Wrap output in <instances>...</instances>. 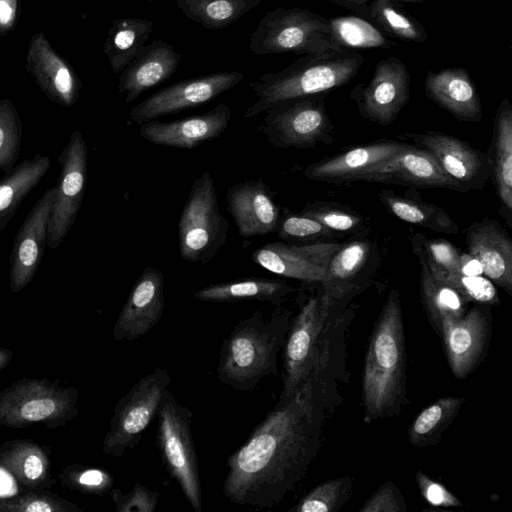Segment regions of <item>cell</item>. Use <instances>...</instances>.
<instances>
[{
  "instance_id": "obj_1",
  "label": "cell",
  "mask_w": 512,
  "mask_h": 512,
  "mask_svg": "<svg viewBox=\"0 0 512 512\" xmlns=\"http://www.w3.org/2000/svg\"><path fill=\"white\" fill-rule=\"evenodd\" d=\"M345 366L319 360L297 390L254 428L226 462L223 493L240 506L279 505L305 475L317 455L323 427L341 401Z\"/></svg>"
},
{
  "instance_id": "obj_2",
  "label": "cell",
  "mask_w": 512,
  "mask_h": 512,
  "mask_svg": "<svg viewBox=\"0 0 512 512\" xmlns=\"http://www.w3.org/2000/svg\"><path fill=\"white\" fill-rule=\"evenodd\" d=\"M405 335L400 295L392 289L367 349L362 399L364 422L397 414L406 399Z\"/></svg>"
},
{
  "instance_id": "obj_3",
  "label": "cell",
  "mask_w": 512,
  "mask_h": 512,
  "mask_svg": "<svg viewBox=\"0 0 512 512\" xmlns=\"http://www.w3.org/2000/svg\"><path fill=\"white\" fill-rule=\"evenodd\" d=\"M293 314L277 307L265 318L260 310L240 320L224 339L217 365L218 379L247 392L270 375L278 374V355L284 347Z\"/></svg>"
},
{
  "instance_id": "obj_4",
  "label": "cell",
  "mask_w": 512,
  "mask_h": 512,
  "mask_svg": "<svg viewBox=\"0 0 512 512\" xmlns=\"http://www.w3.org/2000/svg\"><path fill=\"white\" fill-rule=\"evenodd\" d=\"M364 63L358 51L306 54L278 72H268L249 83L257 99L246 118L264 113L278 101L327 93L350 82Z\"/></svg>"
},
{
  "instance_id": "obj_5",
  "label": "cell",
  "mask_w": 512,
  "mask_h": 512,
  "mask_svg": "<svg viewBox=\"0 0 512 512\" xmlns=\"http://www.w3.org/2000/svg\"><path fill=\"white\" fill-rule=\"evenodd\" d=\"M346 307L325 297L321 291L300 305L283 347V388L279 399L291 396L317 365L325 342Z\"/></svg>"
},
{
  "instance_id": "obj_6",
  "label": "cell",
  "mask_w": 512,
  "mask_h": 512,
  "mask_svg": "<svg viewBox=\"0 0 512 512\" xmlns=\"http://www.w3.org/2000/svg\"><path fill=\"white\" fill-rule=\"evenodd\" d=\"M249 51L255 56L280 53L318 54L342 51L328 18L306 8L278 7L267 12L252 33Z\"/></svg>"
},
{
  "instance_id": "obj_7",
  "label": "cell",
  "mask_w": 512,
  "mask_h": 512,
  "mask_svg": "<svg viewBox=\"0 0 512 512\" xmlns=\"http://www.w3.org/2000/svg\"><path fill=\"white\" fill-rule=\"evenodd\" d=\"M157 445L169 475L195 512L202 511L199 463L192 437V412L166 389L157 412Z\"/></svg>"
},
{
  "instance_id": "obj_8",
  "label": "cell",
  "mask_w": 512,
  "mask_h": 512,
  "mask_svg": "<svg viewBox=\"0 0 512 512\" xmlns=\"http://www.w3.org/2000/svg\"><path fill=\"white\" fill-rule=\"evenodd\" d=\"M229 224L220 211L212 175L202 172L191 186L178 221L179 254L184 261L206 264L225 245Z\"/></svg>"
},
{
  "instance_id": "obj_9",
  "label": "cell",
  "mask_w": 512,
  "mask_h": 512,
  "mask_svg": "<svg viewBox=\"0 0 512 512\" xmlns=\"http://www.w3.org/2000/svg\"><path fill=\"white\" fill-rule=\"evenodd\" d=\"M78 391L47 379L25 378L0 391V425L25 428L65 425L77 414Z\"/></svg>"
},
{
  "instance_id": "obj_10",
  "label": "cell",
  "mask_w": 512,
  "mask_h": 512,
  "mask_svg": "<svg viewBox=\"0 0 512 512\" xmlns=\"http://www.w3.org/2000/svg\"><path fill=\"white\" fill-rule=\"evenodd\" d=\"M325 93L278 101L265 111L260 127L276 148H311L334 142V126L325 105Z\"/></svg>"
},
{
  "instance_id": "obj_11",
  "label": "cell",
  "mask_w": 512,
  "mask_h": 512,
  "mask_svg": "<svg viewBox=\"0 0 512 512\" xmlns=\"http://www.w3.org/2000/svg\"><path fill=\"white\" fill-rule=\"evenodd\" d=\"M171 383L168 370L155 368L118 401L102 445L106 455L121 457L134 449L154 417Z\"/></svg>"
},
{
  "instance_id": "obj_12",
  "label": "cell",
  "mask_w": 512,
  "mask_h": 512,
  "mask_svg": "<svg viewBox=\"0 0 512 512\" xmlns=\"http://www.w3.org/2000/svg\"><path fill=\"white\" fill-rule=\"evenodd\" d=\"M60 174L51 206L47 245L57 248L72 228L82 205L88 174V147L76 130L58 157Z\"/></svg>"
},
{
  "instance_id": "obj_13",
  "label": "cell",
  "mask_w": 512,
  "mask_h": 512,
  "mask_svg": "<svg viewBox=\"0 0 512 512\" xmlns=\"http://www.w3.org/2000/svg\"><path fill=\"white\" fill-rule=\"evenodd\" d=\"M411 76L406 64L395 56L381 59L368 83L350 93L360 115L381 126L392 124L410 98Z\"/></svg>"
},
{
  "instance_id": "obj_14",
  "label": "cell",
  "mask_w": 512,
  "mask_h": 512,
  "mask_svg": "<svg viewBox=\"0 0 512 512\" xmlns=\"http://www.w3.org/2000/svg\"><path fill=\"white\" fill-rule=\"evenodd\" d=\"M244 78L239 71H222L185 79L153 93L135 105L129 118L138 125L162 116L205 104L238 85Z\"/></svg>"
},
{
  "instance_id": "obj_15",
  "label": "cell",
  "mask_w": 512,
  "mask_h": 512,
  "mask_svg": "<svg viewBox=\"0 0 512 512\" xmlns=\"http://www.w3.org/2000/svg\"><path fill=\"white\" fill-rule=\"evenodd\" d=\"M378 262V251L371 240L341 243L330 259L320 291L332 302L347 307L353 297L369 286Z\"/></svg>"
},
{
  "instance_id": "obj_16",
  "label": "cell",
  "mask_w": 512,
  "mask_h": 512,
  "mask_svg": "<svg viewBox=\"0 0 512 512\" xmlns=\"http://www.w3.org/2000/svg\"><path fill=\"white\" fill-rule=\"evenodd\" d=\"M340 244L333 241L301 245L271 242L256 249L251 259L276 275L320 285L326 279L328 264Z\"/></svg>"
},
{
  "instance_id": "obj_17",
  "label": "cell",
  "mask_w": 512,
  "mask_h": 512,
  "mask_svg": "<svg viewBox=\"0 0 512 512\" xmlns=\"http://www.w3.org/2000/svg\"><path fill=\"white\" fill-rule=\"evenodd\" d=\"M488 305L476 304L457 320L441 324V337L449 367L458 379L467 377L481 362L491 334Z\"/></svg>"
},
{
  "instance_id": "obj_18",
  "label": "cell",
  "mask_w": 512,
  "mask_h": 512,
  "mask_svg": "<svg viewBox=\"0 0 512 512\" xmlns=\"http://www.w3.org/2000/svg\"><path fill=\"white\" fill-rule=\"evenodd\" d=\"M416 146L427 150L444 172L464 191L481 189L489 179V164L484 152L468 142L437 131L406 134Z\"/></svg>"
},
{
  "instance_id": "obj_19",
  "label": "cell",
  "mask_w": 512,
  "mask_h": 512,
  "mask_svg": "<svg viewBox=\"0 0 512 512\" xmlns=\"http://www.w3.org/2000/svg\"><path fill=\"white\" fill-rule=\"evenodd\" d=\"M55 186L37 200L15 235L10 254L9 286L18 293L32 281L45 246Z\"/></svg>"
},
{
  "instance_id": "obj_20",
  "label": "cell",
  "mask_w": 512,
  "mask_h": 512,
  "mask_svg": "<svg viewBox=\"0 0 512 512\" xmlns=\"http://www.w3.org/2000/svg\"><path fill=\"white\" fill-rule=\"evenodd\" d=\"M357 181L445 188L465 192L444 172L431 153L410 144L387 160L370 167Z\"/></svg>"
},
{
  "instance_id": "obj_21",
  "label": "cell",
  "mask_w": 512,
  "mask_h": 512,
  "mask_svg": "<svg viewBox=\"0 0 512 512\" xmlns=\"http://www.w3.org/2000/svg\"><path fill=\"white\" fill-rule=\"evenodd\" d=\"M165 305V278L151 266L134 283L113 329L115 341H132L146 335L160 320Z\"/></svg>"
},
{
  "instance_id": "obj_22",
  "label": "cell",
  "mask_w": 512,
  "mask_h": 512,
  "mask_svg": "<svg viewBox=\"0 0 512 512\" xmlns=\"http://www.w3.org/2000/svg\"><path fill=\"white\" fill-rule=\"evenodd\" d=\"M226 203L242 238L264 236L277 231L280 208L270 187L262 179L231 186L226 192Z\"/></svg>"
},
{
  "instance_id": "obj_23",
  "label": "cell",
  "mask_w": 512,
  "mask_h": 512,
  "mask_svg": "<svg viewBox=\"0 0 512 512\" xmlns=\"http://www.w3.org/2000/svg\"><path fill=\"white\" fill-rule=\"evenodd\" d=\"M231 109L220 103L212 110L180 120H151L140 125L139 133L148 142L182 149H193L221 136L229 126Z\"/></svg>"
},
{
  "instance_id": "obj_24",
  "label": "cell",
  "mask_w": 512,
  "mask_h": 512,
  "mask_svg": "<svg viewBox=\"0 0 512 512\" xmlns=\"http://www.w3.org/2000/svg\"><path fill=\"white\" fill-rule=\"evenodd\" d=\"M465 242L484 276L512 294V241L507 231L497 221L484 218L468 227Z\"/></svg>"
},
{
  "instance_id": "obj_25",
  "label": "cell",
  "mask_w": 512,
  "mask_h": 512,
  "mask_svg": "<svg viewBox=\"0 0 512 512\" xmlns=\"http://www.w3.org/2000/svg\"><path fill=\"white\" fill-rule=\"evenodd\" d=\"M398 141H379L353 147L308 165L303 175L314 181L346 183L357 181L370 167L381 163L406 148Z\"/></svg>"
},
{
  "instance_id": "obj_26",
  "label": "cell",
  "mask_w": 512,
  "mask_h": 512,
  "mask_svg": "<svg viewBox=\"0 0 512 512\" xmlns=\"http://www.w3.org/2000/svg\"><path fill=\"white\" fill-rule=\"evenodd\" d=\"M181 61L174 46L154 40L143 46L121 71L118 92H126L125 102L131 103L145 91L170 78Z\"/></svg>"
},
{
  "instance_id": "obj_27",
  "label": "cell",
  "mask_w": 512,
  "mask_h": 512,
  "mask_svg": "<svg viewBox=\"0 0 512 512\" xmlns=\"http://www.w3.org/2000/svg\"><path fill=\"white\" fill-rule=\"evenodd\" d=\"M426 96L461 122L482 119V104L468 71L464 68H445L429 71L424 80Z\"/></svg>"
},
{
  "instance_id": "obj_28",
  "label": "cell",
  "mask_w": 512,
  "mask_h": 512,
  "mask_svg": "<svg viewBox=\"0 0 512 512\" xmlns=\"http://www.w3.org/2000/svg\"><path fill=\"white\" fill-rule=\"evenodd\" d=\"M27 61L30 73L51 101L65 107L74 105L80 94L81 83L42 34L33 37Z\"/></svg>"
},
{
  "instance_id": "obj_29",
  "label": "cell",
  "mask_w": 512,
  "mask_h": 512,
  "mask_svg": "<svg viewBox=\"0 0 512 512\" xmlns=\"http://www.w3.org/2000/svg\"><path fill=\"white\" fill-rule=\"evenodd\" d=\"M491 180L508 222L512 213V106L503 99L493 121L491 145L486 154Z\"/></svg>"
},
{
  "instance_id": "obj_30",
  "label": "cell",
  "mask_w": 512,
  "mask_h": 512,
  "mask_svg": "<svg viewBox=\"0 0 512 512\" xmlns=\"http://www.w3.org/2000/svg\"><path fill=\"white\" fill-rule=\"evenodd\" d=\"M295 291L284 279L249 278L208 285L196 290L193 297L213 303L255 300L279 307Z\"/></svg>"
},
{
  "instance_id": "obj_31",
  "label": "cell",
  "mask_w": 512,
  "mask_h": 512,
  "mask_svg": "<svg viewBox=\"0 0 512 512\" xmlns=\"http://www.w3.org/2000/svg\"><path fill=\"white\" fill-rule=\"evenodd\" d=\"M379 199L393 216L404 222L439 233H459V226L450 215L441 207L424 201L414 188L402 195L382 190Z\"/></svg>"
},
{
  "instance_id": "obj_32",
  "label": "cell",
  "mask_w": 512,
  "mask_h": 512,
  "mask_svg": "<svg viewBox=\"0 0 512 512\" xmlns=\"http://www.w3.org/2000/svg\"><path fill=\"white\" fill-rule=\"evenodd\" d=\"M50 158L36 154L25 159L0 179V232L11 221L23 200L39 184L50 167Z\"/></svg>"
},
{
  "instance_id": "obj_33",
  "label": "cell",
  "mask_w": 512,
  "mask_h": 512,
  "mask_svg": "<svg viewBox=\"0 0 512 512\" xmlns=\"http://www.w3.org/2000/svg\"><path fill=\"white\" fill-rule=\"evenodd\" d=\"M0 465L20 483L38 489L48 482L50 459L46 450L28 440H13L0 447Z\"/></svg>"
},
{
  "instance_id": "obj_34",
  "label": "cell",
  "mask_w": 512,
  "mask_h": 512,
  "mask_svg": "<svg viewBox=\"0 0 512 512\" xmlns=\"http://www.w3.org/2000/svg\"><path fill=\"white\" fill-rule=\"evenodd\" d=\"M152 29V21L138 17L112 21L103 47L115 74L121 73L135 57L148 40Z\"/></svg>"
},
{
  "instance_id": "obj_35",
  "label": "cell",
  "mask_w": 512,
  "mask_h": 512,
  "mask_svg": "<svg viewBox=\"0 0 512 512\" xmlns=\"http://www.w3.org/2000/svg\"><path fill=\"white\" fill-rule=\"evenodd\" d=\"M420 262V294L431 325L439 335L441 324L446 320H457L467 311L468 301L456 290L437 280Z\"/></svg>"
},
{
  "instance_id": "obj_36",
  "label": "cell",
  "mask_w": 512,
  "mask_h": 512,
  "mask_svg": "<svg viewBox=\"0 0 512 512\" xmlns=\"http://www.w3.org/2000/svg\"><path fill=\"white\" fill-rule=\"evenodd\" d=\"M465 401L463 397H443L425 407L409 428V442L416 447L436 444Z\"/></svg>"
},
{
  "instance_id": "obj_37",
  "label": "cell",
  "mask_w": 512,
  "mask_h": 512,
  "mask_svg": "<svg viewBox=\"0 0 512 512\" xmlns=\"http://www.w3.org/2000/svg\"><path fill=\"white\" fill-rule=\"evenodd\" d=\"M262 0H176L178 8L206 29H223L258 6Z\"/></svg>"
},
{
  "instance_id": "obj_38",
  "label": "cell",
  "mask_w": 512,
  "mask_h": 512,
  "mask_svg": "<svg viewBox=\"0 0 512 512\" xmlns=\"http://www.w3.org/2000/svg\"><path fill=\"white\" fill-rule=\"evenodd\" d=\"M332 37L342 50L385 48L396 45L374 25L357 16L329 18Z\"/></svg>"
},
{
  "instance_id": "obj_39",
  "label": "cell",
  "mask_w": 512,
  "mask_h": 512,
  "mask_svg": "<svg viewBox=\"0 0 512 512\" xmlns=\"http://www.w3.org/2000/svg\"><path fill=\"white\" fill-rule=\"evenodd\" d=\"M367 16L402 41L423 43L428 39L425 28L392 0L372 1Z\"/></svg>"
},
{
  "instance_id": "obj_40",
  "label": "cell",
  "mask_w": 512,
  "mask_h": 512,
  "mask_svg": "<svg viewBox=\"0 0 512 512\" xmlns=\"http://www.w3.org/2000/svg\"><path fill=\"white\" fill-rule=\"evenodd\" d=\"M414 254L434 277L460 273V250L445 239H429L422 233L410 236Z\"/></svg>"
},
{
  "instance_id": "obj_41",
  "label": "cell",
  "mask_w": 512,
  "mask_h": 512,
  "mask_svg": "<svg viewBox=\"0 0 512 512\" xmlns=\"http://www.w3.org/2000/svg\"><path fill=\"white\" fill-rule=\"evenodd\" d=\"M353 479L340 477L322 482L304 495L291 512H336L351 495Z\"/></svg>"
},
{
  "instance_id": "obj_42",
  "label": "cell",
  "mask_w": 512,
  "mask_h": 512,
  "mask_svg": "<svg viewBox=\"0 0 512 512\" xmlns=\"http://www.w3.org/2000/svg\"><path fill=\"white\" fill-rule=\"evenodd\" d=\"M278 236L288 244H309L331 241L339 234L302 213L286 212L280 217Z\"/></svg>"
},
{
  "instance_id": "obj_43",
  "label": "cell",
  "mask_w": 512,
  "mask_h": 512,
  "mask_svg": "<svg viewBox=\"0 0 512 512\" xmlns=\"http://www.w3.org/2000/svg\"><path fill=\"white\" fill-rule=\"evenodd\" d=\"M23 129L18 111L9 99L0 101V171L11 172L18 160Z\"/></svg>"
},
{
  "instance_id": "obj_44",
  "label": "cell",
  "mask_w": 512,
  "mask_h": 512,
  "mask_svg": "<svg viewBox=\"0 0 512 512\" xmlns=\"http://www.w3.org/2000/svg\"><path fill=\"white\" fill-rule=\"evenodd\" d=\"M300 213L312 217L337 234L361 232L365 218L351 208L329 202L307 204Z\"/></svg>"
},
{
  "instance_id": "obj_45",
  "label": "cell",
  "mask_w": 512,
  "mask_h": 512,
  "mask_svg": "<svg viewBox=\"0 0 512 512\" xmlns=\"http://www.w3.org/2000/svg\"><path fill=\"white\" fill-rule=\"evenodd\" d=\"M0 511L8 512H79L75 504L47 491L34 489L21 496L0 501Z\"/></svg>"
},
{
  "instance_id": "obj_46",
  "label": "cell",
  "mask_w": 512,
  "mask_h": 512,
  "mask_svg": "<svg viewBox=\"0 0 512 512\" xmlns=\"http://www.w3.org/2000/svg\"><path fill=\"white\" fill-rule=\"evenodd\" d=\"M435 278L456 290L468 302L484 305H496L500 302L495 284L484 275L453 273Z\"/></svg>"
},
{
  "instance_id": "obj_47",
  "label": "cell",
  "mask_w": 512,
  "mask_h": 512,
  "mask_svg": "<svg viewBox=\"0 0 512 512\" xmlns=\"http://www.w3.org/2000/svg\"><path fill=\"white\" fill-rule=\"evenodd\" d=\"M60 478L71 489L94 495L109 492L114 482L108 471L80 465L68 466L63 470Z\"/></svg>"
},
{
  "instance_id": "obj_48",
  "label": "cell",
  "mask_w": 512,
  "mask_h": 512,
  "mask_svg": "<svg viewBox=\"0 0 512 512\" xmlns=\"http://www.w3.org/2000/svg\"><path fill=\"white\" fill-rule=\"evenodd\" d=\"M109 493L118 512H154L159 502V493L140 483L128 493L119 488H111Z\"/></svg>"
},
{
  "instance_id": "obj_49",
  "label": "cell",
  "mask_w": 512,
  "mask_h": 512,
  "mask_svg": "<svg viewBox=\"0 0 512 512\" xmlns=\"http://www.w3.org/2000/svg\"><path fill=\"white\" fill-rule=\"evenodd\" d=\"M407 505L400 489L392 481L381 485L366 500L359 512H406Z\"/></svg>"
},
{
  "instance_id": "obj_50",
  "label": "cell",
  "mask_w": 512,
  "mask_h": 512,
  "mask_svg": "<svg viewBox=\"0 0 512 512\" xmlns=\"http://www.w3.org/2000/svg\"><path fill=\"white\" fill-rule=\"evenodd\" d=\"M416 482L423 499L434 507H461L462 502L444 485L422 471L416 473Z\"/></svg>"
},
{
  "instance_id": "obj_51",
  "label": "cell",
  "mask_w": 512,
  "mask_h": 512,
  "mask_svg": "<svg viewBox=\"0 0 512 512\" xmlns=\"http://www.w3.org/2000/svg\"><path fill=\"white\" fill-rule=\"evenodd\" d=\"M17 0H0V32L8 31L14 24Z\"/></svg>"
},
{
  "instance_id": "obj_52",
  "label": "cell",
  "mask_w": 512,
  "mask_h": 512,
  "mask_svg": "<svg viewBox=\"0 0 512 512\" xmlns=\"http://www.w3.org/2000/svg\"><path fill=\"white\" fill-rule=\"evenodd\" d=\"M460 273L467 276L484 275L481 263L468 252L462 251H460Z\"/></svg>"
},
{
  "instance_id": "obj_53",
  "label": "cell",
  "mask_w": 512,
  "mask_h": 512,
  "mask_svg": "<svg viewBox=\"0 0 512 512\" xmlns=\"http://www.w3.org/2000/svg\"><path fill=\"white\" fill-rule=\"evenodd\" d=\"M332 1L338 3L342 6L353 9L356 12L367 15V12H368L367 2L369 0H332Z\"/></svg>"
},
{
  "instance_id": "obj_54",
  "label": "cell",
  "mask_w": 512,
  "mask_h": 512,
  "mask_svg": "<svg viewBox=\"0 0 512 512\" xmlns=\"http://www.w3.org/2000/svg\"><path fill=\"white\" fill-rule=\"evenodd\" d=\"M12 351L5 348H0V371H2L10 362L12 358Z\"/></svg>"
},
{
  "instance_id": "obj_55",
  "label": "cell",
  "mask_w": 512,
  "mask_h": 512,
  "mask_svg": "<svg viewBox=\"0 0 512 512\" xmlns=\"http://www.w3.org/2000/svg\"><path fill=\"white\" fill-rule=\"evenodd\" d=\"M392 1H394V0H392ZM396 1H403V2L414 3V4H422L424 2V0H396Z\"/></svg>"
},
{
  "instance_id": "obj_56",
  "label": "cell",
  "mask_w": 512,
  "mask_h": 512,
  "mask_svg": "<svg viewBox=\"0 0 512 512\" xmlns=\"http://www.w3.org/2000/svg\"><path fill=\"white\" fill-rule=\"evenodd\" d=\"M148 1H153V0H148Z\"/></svg>"
}]
</instances>
